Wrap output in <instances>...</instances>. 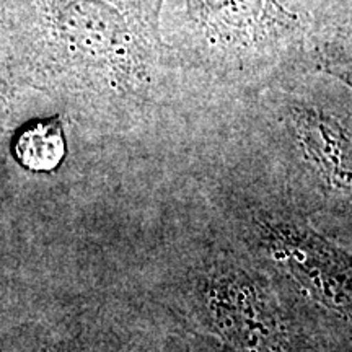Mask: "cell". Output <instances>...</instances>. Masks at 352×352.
I'll return each instance as SVG.
<instances>
[{
	"label": "cell",
	"instance_id": "obj_5",
	"mask_svg": "<svg viewBox=\"0 0 352 352\" xmlns=\"http://www.w3.org/2000/svg\"><path fill=\"white\" fill-rule=\"evenodd\" d=\"M65 152L67 145L59 116L30 122L13 142L15 158L32 171L56 170L64 160Z\"/></svg>",
	"mask_w": 352,
	"mask_h": 352
},
{
	"label": "cell",
	"instance_id": "obj_1",
	"mask_svg": "<svg viewBox=\"0 0 352 352\" xmlns=\"http://www.w3.org/2000/svg\"><path fill=\"white\" fill-rule=\"evenodd\" d=\"M228 134L202 175V210L271 277L323 352H352V250L302 212L261 162Z\"/></svg>",
	"mask_w": 352,
	"mask_h": 352
},
{
	"label": "cell",
	"instance_id": "obj_2",
	"mask_svg": "<svg viewBox=\"0 0 352 352\" xmlns=\"http://www.w3.org/2000/svg\"><path fill=\"white\" fill-rule=\"evenodd\" d=\"M212 111L321 232L349 239L352 104L342 83L302 70Z\"/></svg>",
	"mask_w": 352,
	"mask_h": 352
},
{
	"label": "cell",
	"instance_id": "obj_3",
	"mask_svg": "<svg viewBox=\"0 0 352 352\" xmlns=\"http://www.w3.org/2000/svg\"><path fill=\"white\" fill-rule=\"evenodd\" d=\"M316 0H164L162 34L202 108L310 70Z\"/></svg>",
	"mask_w": 352,
	"mask_h": 352
},
{
	"label": "cell",
	"instance_id": "obj_4",
	"mask_svg": "<svg viewBox=\"0 0 352 352\" xmlns=\"http://www.w3.org/2000/svg\"><path fill=\"white\" fill-rule=\"evenodd\" d=\"M164 308L223 352H323L271 277L204 210L170 241Z\"/></svg>",
	"mask_w": 352,
	"mask_h": 352
}]
</instances>
